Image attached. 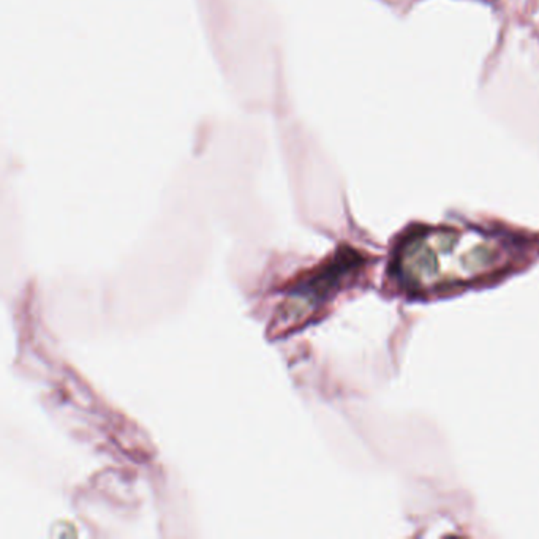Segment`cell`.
Here are the masks:
<instances>
[{
  "instance_id": "cell-1",
  "label": "cell",
  "mask_w": 539,
  "mask_h": 539,
  "mask_svg": "<svg viewBox=\"0 0 539 539\" xmlns=\"http://www.w3.org/2000/svg\"><path fill=\"white\" fill-rule=\"evenodd\" d=\"M522 250L520 242L498 233L421 230L400 242L394 274L418 294L462 288L508 271Z\"/></svg>"
}]
</instances>
